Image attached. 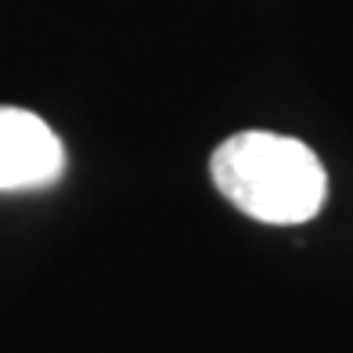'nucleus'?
Here are the masks:
<instances>
[{
    "instance_id": "f257e3e1",
    "label": "nucleus",
    "mask_w": 353,
    "mask_h": 353,
    "mask_svg": "<svg viewBox=\"0 0 353 353\" xmlns=\"http://www.w3.org/2000/svg\"><path fill=\"white\" fill-rule=\"evenodd\" d=\"M210 176L238 213L292 228L321 213L328 173L310 144L270 130H242L210 155Z\"/></svg>"
},
{
    "instance_id": "f03ea898",
    "label": "nucleus",
    "mask_w": 353,
    "mask_h": 353,
    "mask_svg": "<svg viewBox=\"0 0 353 353\" xmlns=\"http://www.w3.org/2000/svg\"><path fill=\"white\" fill-rule=\"evenodd\" d=\"M65 170V148L40 116L0 105V191L43 188Z\"/></svg>"
}]
</instances>
